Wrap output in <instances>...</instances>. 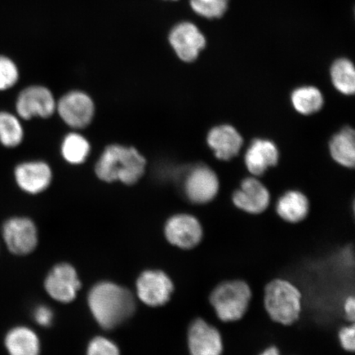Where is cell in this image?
I'll use <instances>...</instances> for the list:
<instances>
[{
  "label": "cell",
  "mask_w": 355,
  "mask_h": 355,
  "mask_svg": "<svg viewBox=\"0 0 355 355\" xmlns=\"http://www.w3.org/2000/svg\"><path fill=\"white\" fill-rule=\"evenodd\" d=\"M188 346L190 355H222L224 350L220 331L200 318L191 323Z\"/></svg>",
  "instance_id": "obj_11"
},
{
  "label": "cell",
  "mask_w": 355,
  "mask_h": 355,
  "mask_svg": "<svg viewBox=\"0 0 355 355\" xmlns=\"http://www.w3.org/2000/svg\"><path fill=\"white\" fill-rule=\"evenodd\" d=\"M168 42L181 60L191 63L206 46V38L198 26L192 22L177 24L168 35Z\"/></svg>",
  "instance_id": "obj_8"
},
{
  "label": "cell",
  "mask_w": 355,
  "mask_h": 355,
  "mask_svg": "<svg viewBox=\"0 0 355 355\" xmlns=\"http://www.w3.org/2000/svg\"><path fill=\"white\" fill-rule=\"evenodd\" d=\"M278 158V150L272 141L256 139L247 150L245 164L252 175H261L269 167L276 166Z\"/></svg>",
  "instance_id": "obj_17"
},
{
  "label": "cell",
  "mask_w": 355,
  "mask_h": 355,
  "mask_svg": "<svg viewBox=\"0 0 355 355\" xmlns=\"http://www.w3.org/2000/svg\"><path fill=\"white\" fill-rule=\"evenodd\" d=\"M299 288L285 279H275L265 287L264 307L274 322L291 326L299 320L302 312Z\"/></svg>",
  "instance_id": "obj_3"
},
{
  "label": "cell",
  "mask_w": 355,
  "mask_h": 355,
  "mask_svg": "<svg viewBox=\"0 0 355 355\" xmlns=\"http://www.w3.org/2000/svg\"><path fill=\"white\" fill-rule=\"evenodd\" d=\"M259 355H282L279 353V350L278 348L275 347V346H270V347L266 348L261 352Z\"/></svg>",
  "instance_id": "obj_31"
},
{
  "label": "cell",
  "mask_w": 355,
  "mask_h": 355,
  "mask_svg": "<svg viewBox=\"0 0 355 355\" xmlns=\"http://www.w3.org/2000/svg\"><path fill=\"white\" fill-rule=\"evenodd\" d=\"M44 286L51 298L61 303H69L76 298L81 282L72 266L62 263L49 273Z\"/></svg>",
  "instance_id": "obj_12"
},
{
  "label": "cell",
  "mask_w": 355,
  "mask_h": 355,
  "mask_svg": "<svg viewBox=\"0 0 355 355\" xmlns=\"http://www.w3.org/2000/svg\"><path fill=\"white\" fill-rule=\"evenodd\" d=\"M35 321L42 327L50 326L54 318V313L50 308L46 306H39L35 309L33 313Z\"/></svg>",
  "instance_id": "obj_29"
},
{
  "label": "cell",
  "mask_w": 355,
  "mask_h": 355,
  "mask_svg": "<svg viewBox=\"0 0 355 355\" xmlns=\"http://www.w3.org/2000/svg\"><path fill=\"white\" fill-rule=\"evenodd\" d=\"M19 78L17 65L10 58L0 56V91H6L15 85Z\"/></svg>",
  "instance_id": "obj_26"
},
{
  "label": "cell",
  "mask_w": 355,
  "mask_h": 355,
  "mask_svg": "<svg viewBox=\"0 0 355 355\" xmlns=\"http://www.w3.org/2000/svg\"><path fill=\"white\" fill-rule=\"evenodd\" d=\"M19 187L30 194H38L46 191L53 180V172L46 162L41 161L19 164L15 171Z\"/></svg>",
  "instance_id": "obj_14"
},
{
  "label": "cell",
  "mask_w": 355,
  "mask_h": 355,
  "mask_svg": "<svg viewBox=\"0 0 355 355\" xmlns=\"http://www.w3.org/2000/svg\"><path fill=\"white\" fill-rule=\"evenodd\" d=\"M291 100L295 110L306 115L318 112L323 105L322 93L313 87L297 89L293 92Z\"/></svg>",
  "instance_id": "obj_23"
},
{
  "label": "cell",
  "mask_w": 355,
  "mask_h": 355,
  "mask_svg": "<svg viewBox=\"0 0 355 355\" xmlns=\"http://www.w3.org/2000/svg\"><path fill=\"white\" fill-rule=\"evenodd\" d=\"M87 355H121L119 348L113 341L104 338V337H96L89 344Z\"/></svg>",
  "instance_id": "obj_27"
},
{
  "label": "cell",
  "mask_w": 355,
  "mask_h": 355,
  "mask_svg": "<svg viewBox=\"0 0 355 355\" xmlns=\"http://www.w3.org/2000/svg\"><path fill=\"white\" fill-rule=\"evenodd\" d=\"M277 214L290 223H298L306 218L309 211V202L303 193L291 191L279 199Z\"/></svg>",
  "instance_id": "obj_19"
},
{
  "label": "cell",
  "mask_w": 355,
  "mask_h": 355,
  "mask_svg": "<svg viewBox=\"0 0 355 355\" xmlns=\"http://www.w3.org/2000/svg\"><path fill=\"white\" fill-rule=\"evenodd\" d=\"M90 153V143L78 132L69 133L62 141V157L71 165H81L87 161Z\"/></svg>",
  "instance_id": "obj_21"
},
{
  "label": "cell",
  "mask_w": 355,
  "mask_h": 355,
  "mask_svg": "<svg viewBox=\"0 0 355 355\" xmlns=\"http://www.w3.org/2000/svg\"><path fill=\"white\" fill-rule=\"evenodd\" d=\"M333 84L341 93L352 95L355 90V71L352 62L340 59L333 64L331 69Z\"/></svg>",
  "instance_id": "obj_22"
},
{
  "label": "cell",
  "mask_w": 355,
  "mask_h": 355,
  "mask_svg": "<svg viewBox=\"0 0 355 355\" xmlns=\"http://www.w3.org/2000/svg\"><path fill=\"white\" fill-rule=\"evenodd\" d=\"M24 131L19 118L11 113L0 112V143L15 148L24 140Z\"/></svg>",
  "instance_id": "obj_24"
},
{
  "label": "cell",
  "mask_w": 355,
  "mask_h": 355,
  "mask_svg": "<svg viewBox=\"0 0 355 355\" xmlns=\"http://www.w3.org/2000/svg\"><path fill=\"white\" fill-rule=\"evenodd\" d=\"M339 343L345 352H354L355 349V327L354 322L345 326L339 331Z\"/></svg>",
  "instance_id": "obj_28"
},
{
  "label": "cell",
  "mask_w": 355,
  "mask_h": 355,
  "mask_svg": "<svg viewBox=\"0 0 355 355\" xmlns=\"http://www.w3.org/2000/svg\"><path fill=\"white\" fill-rule=\"evenodd\" d=\"M250 286L241 279L221 282L212 291L210 303L217 317L225 322L241 320L252 300Z\"/></svg>",
  "instance_id": "obj_4"
},
{
  "label": "cell",
  "mask_w": 355,
  "mask_h": 355,
  "mask_svg": "<svg viewBox=\"0 0 355 355\" xmlns=\"http://www.w3.org/2000/svg\"><path fill=\"white\" fill-rule=\"evenodd\" d=\"M95 111L92 97L81 91L66 93L56 104V112L62 121L74 130L87 127L94 118Z\"/></svg>",
  "instance_id": "obj_5"
},
{
  "label": "cell",
  "mask_w": 355,
  "mask_h": 355,
  "mask_svg": "<svg viewBox=\"0 0 355 355\" xmlns=\"http://www.w3.org/2000/svg\"><path fill=\"white\" fill-rule=\"evenodd\" d=\"M233 202L239 209L250 214H259L268 207L270 194L260 181L248 178L243 180L241 189L234 193Z\"/></svg>",
  "instance_id": "obj_15"
},
{
  "label": "cell",
  "mask_w": 355,
  "mask_h": 355,
  "mask_svg": "<svg viewBox=\"0 0 355 355\" xmlns=\"http://www.w3.org/2000/svg\"><path fill=\"white\" fill-rule=\"evenodd\" d=\"M146 161L132 146L112 144L101 155L95 167L99 180L106 183L121 182L127 185L137 183L146 171Z\"/></svg>",
  "instance_id": "obj_2"
},
{
  "label": "cell",
  "mask_w": 355,
  "mask_h": 355,
  "mask_svg": "<svg viewBox=\"0 0 355 355\" xmlns=\"http://www.w3.org/2000/svg\"><path fill=\"white\" fill-rule=\"evenodd\" d=\"M137 291L144 304L158 307L171 300L174 284L162 270H146L137 279Z\"/></svg>",
  "instance_id": "obj_10"
},
{
  "label": "cell",
  "mask_w": 355,
  "mask_h": 355,
  "mask_svg": "<svg viewBox=\"0 0 355 355\" xmlns=\"http://www.w3.org/2000/svg\"><path fill=\"white\" fill-rule=\"evenodd\" d=\"M230 0H190V6L198 15L207 19H220L227 10Z\"/></svg>",
  "instance_id": "obj_25"
},
{
  "label": "cell",
  "mask_w": 355,
  "mask_h": 355,
  "mask_svg": "<svg viewBox=\"0 0 355 355\" xmlns=\"http://www.w3.org/2000/svg\"><path fill=\"white\" fill-rule=\"evenodd\" d=\"M167 241L182 250L197 247L203 237L199 220L189 214H178L168 220L165 226Z\"/></svg>",
  "instance_id": "obj_9"
},
{
  "label": "cell",
  "mask_w": 355,
  "mask_h": 355,
  "mask_svg": "<svg viewBox=\"0 0 355 355\" xmlns=\"http://www.w3.org/2000/svg\"><path fill=\"white\" fill-rule=\"evenodd\" d=\"M343 311L345 316L350 322H354L355 318V300L353 295L348 296L344 301Z\"/></svg>",
  "instance_id": "obj_30"
},
{
  "label": "cell",
  "mask_w": 355,
  "mask_h": 355,
  "mask_svg": "<svg viewBox=\"0 0 355 355\" xmlns=\"http://www.w3.org/2000/svg\"><path fill=\"white\" fill-rule=\"evenodd\" d=\"M207 143L217 158L222 161H229L241 150L243 139L232 126L221 125L210 131Z\"/></svg>",
  "instance_id": "obj_16"
},
{
  "label": "cell",
  "mask_w": 355,
  "mask_h": 355,
  "mask_svg": "<svg viewBox=\"0 0 355 355\" xmlns=\"http://www.w3.org/2000/svg\"><path fill=\"white\" fill-rule=\"evenodd\" d=\"M4 345L10 355H39L41 352L37 335L26 327H17L8 331Z\"/></svg>",
  "instance_id": "obj_18"
},
{
  "label": "cell",
  "mask_w": 355,
  "mask_h": 355,
  "mask_svg": "<svg viewBox=\"0 0 355 355\" xmlns=\"http://www.w3.org/2000/svg\"><path fill=\"white\" fill-rule=\"evenodd\" d=\"M331 154L340 165L354 167L355 163V139L352 128L346 127L331 141Z\"/></svg>",
  "instance_id": "obj_20"
},
{
  "label": "cell",
  "mask_w": 355,
  "mask_h": 355,
  "mask_svg": "<svg viewBox=\"0 0 355 355\" xmlns=\"http://www.w3.org/2000/svg\"><path fill=\"white\" fill-rule=\"evenodd\" d=\"M93 317L105 329H113L132 316L135 301L130 291L116 284L101 282L88 295Z\"/></svg>",
  "instance_id": "obj_1"
},
{
  "label": "cell",
  "mask_w": 355,
  "mask_h": 355,
  "mask_svg": "<svg viewBox=\"0 0 355 355\" xmlns=\"http://www.w3.org/2000/svg\"><path fill=\"white\" fill-rule=\"evenodd\" d=\"M219 190V181L213 171L205 166L194 168L184 182V192L191 202L204 204L211 201Z\"/></svg>",
  "instance_id": "obj_13"
},
{
  "label": "cell",
  "mask_w": 355,
  "mask_h": 355,
  "mask_svg": "<svg viewBox=\"0 0 355 355\" xmlns=\"http://www.w3.org/2000/svg\"><path fill=\"white\" fill-rule=\"evenodd\" d=\"M54 95L46 87L31 86L20 92L16 101L17 115L21 119L40 117L47 119L56 112Z\"/></svg>",
  "instance_id": "obj_7"
},
{
  "label": "cell",
  "mask_w": 355,
  "mask_h": 355,
  "mask_svg": "<svg viewBox=\"0 0 355 355\" xmlns=\"http://www.w3.org/2000/svg\"><path fill=\"white\" fill-rule=\"evenodd\" d=\"M2 236L8 250L15 255L29 254L38 243L37 229L26 217H12L4 222Z\"/></svg>",
  "instance_id": "obj_6"
}]
</instances>
